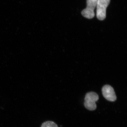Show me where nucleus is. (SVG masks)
<instances>
[{
	"label": "nucleus",
	"mask_w": 127,
	"mask_h": 127,
	"mask_svg": "<svg viewBox=\"0 0 127 127\" xmlns=\"http://www.w3.org/2000/svg\"><path fill=\"white\" fill-rule=\"evenodd\" d=\"M102 94L106 100L110 101L113 102L117 99V96L113 88L109 85H106L103 87Z\"/></svg>",
	"instance_id": "4"
},
{
	"label": "nucleus",
	"mask_w": 127,
	"mask_h": 127,
	"mask_svg": "<svg viewBox=\"0 0 127 127\" xmlns=\"http://www.w3.org/2000/svg\"><path fill=\"white\" fill-rule=\"evenodd\" d=\"M97 0H87V7L82 11V15L85 18L92 19L95 16L94 10L96 7Z\"/></svg>",
	"instance_id": "3"
},
{
	"label": "nucleus",
	"mask_w": 127,
	"mask_h": 127,
	"mask_svg": "<svg viewBox=\"0 0 127 127\" xmlns=\"http://www.w3.org/2000/svg\"><path fill=\"white\" fill-rule=\"evenodd\" d=\"M99 99L97 94L91 92L87 94L84 99V105L87 109L94 111L96 108V102Z\"/></svg>",
	"instance_id": "1"
},
{
	"label": "nucleus",
	"mask_w": 127,
	"mask_h": 127,
	"mask_svg": "<svg viewBox=\"0 0 127 127\" xmlns=\"http://www.w3.org/2000/svg\"><path fill=\"white\" fill-rule=\"evenodd\" d=\"M111 0H97L96 5V17L100 20H104L106 15V9Z\"/></svg>",
	"instance_id": "2"
},
{
	"label": "nucleus",
	"mask_w": 127,
	"mask_h": 127,
	"mask_svg": "<svg viewBox=\"0 0 127 127\" xmlns=\"http://www.w3.org/2000/svg\"><path fill=\"white\" fill-rule=\"evenodd\" d=\"M41 127H58L55 123L51 121H47L42 124Z\"/></svg>",
	"instance_id": "5"
}]
</instances>
